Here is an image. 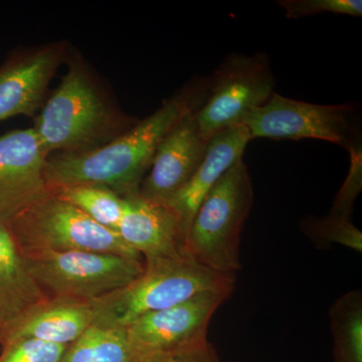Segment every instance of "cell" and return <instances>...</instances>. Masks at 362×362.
Here are the masks:
<instances>
[{"mask_svg": "<svg viewBox=\"0 0 362 362\" xmlns=\"http://www.w3.org/2000/svg\"><path fill=\"white\" fill-rule=\"evenodd\" d=\"M209 87V77L194 78L113 141L89 151L49 156L47 185H98L121 197L139 192L159 145L183 118L201 108Z\"/></svg>", "mask_w": 362, "mask_h": 362, "instance_id": "obj_1", "label": "cell"}, {"mask_svg": "<svg viewBox=\"0 0 362 362\" xmlns=\"http://www.w3.org/2000/svg\"><path fill=\"white\" fill-rule=\"evenodd\" d=\"M94 320L90 302L47 298L0 331L4 344L18 339L70 345Z\"/></svg>", "mask_w": 362, "mask_h": 362, "instance_id": "obj_15", "label": "cell"}, {"mask_svg": "<svg viewBox=\"0 0 362 362\" xmlns=\"http://www.w3.org/2000/svg\"><path fill=\"white\" fill-rule=\"evenodd\" d=\"M125 328L92 324L69 345L59 362H140Z\"/></svg>", "mask_w": 362, "mask_h": 362, "instance_id": "obj_17", "label": "cell"}, {"mask_svg": "<svg viewBox=\"0 0 362 362\" xmlns=\"http://www.w3.org/2000/svg\"><path fill=\"white\" fill-rule=\"evenodd\" d=\"M66 59L64 42L16 52L0 66V121L37 115L49 83Z\"/></svg>", "mask_w": 362, "mask_h": 362, "instance_id": "obj_11", "label": "cell"}, {"mask_svg": "<svg viewBox=\"0 0 362 362\" xmlns=\"http://www.w3.org/2000/svg\"><path fill=\"white\" fill-rule=\"evenodd\" d=\"M140 362H221V361L211 343L206 340L189 349L144 357Z\"/></svg>", "mask_w": 362, "mask_h": 362, "instance_id": "obj_24", "label": "cell"}, {"mask_svg": "<svg viewBox=\"0 0 362 362\" xmlns=\"http://www.w3.org/2000/svg\"><path fill=\"white\" fill-rule=\"evenodd\" d=\"M275 86L268 54H230L209 77L206 101L194 113L202 134L211 139L243 125L249 114L270 100Z\"/></svg>", "mask_w": 362, "mask_h": 362, "instance_id": "obj_7", "label": "cell"}, {"mask_svg": "<svg viewBox=\"0 0 362 362\" xmlns=\"http://www.w3.org/2000/svg\"><path fill=\"white\" fill-rule=\"evenodd\" d=\"M251 140L249 130L244 125L213 136L209 139L201 165L187 185L164 206L177 220L185 244L188 228L202 201L226 171L242 160L247 145Z\"/></svg>", "mask_w": 362, "mask_h": 362, "instance_id": "obj_14", "label": "cell"}, {"mask_svg": "<svg viewBox=\"0 0 362 362\" xmlns=\"http://www.w3.org/2000/svg\"><path fill=\"white\" fill-rule=\"evenodd\" d=\"M333 362H362V294L354 290L331 307Z\"/></svg>", "mask_w": 362, "mask_h": 362, "instance_id": "obj_18", "label": "cell"}, {"mask_svg": "<svg viewBox=\"0 0 362 362\" xmlns=\"http://www.w3.org/2000/svg\"><path fill=\"white\" fill-rule=\"evenodd\" d=\"M235 276L218 273L195 262L187 252L144 263L132 283L90 301L93 324L126 328L136 319L206 292L233 293Z\"/></svg>", "mask_w": 362, "mask_h": 362, "instance_id": "obj_3", "label": "cell"}, {"mask_svg": "<svg viewBox=\"0 0 362 362\" xmlns=\"http://www.w3.org/2000/svg\"><path fill=\"white\" fill-rule=\"evenodd\" d=\"M49 157L33 127L0 135V223L8 226L49 192Z\"/></svg>", "mask_w": 362, "mask_h": 362, "instance_id": "obj_10", "label": "cell"}, {"mask_svg": "<svg viewBox=\"0 0 362 362\" xmlns=\"http://www.w3.org/2000/svg\"><path fill=\"white\" fill-rule=\"evenodd\" d=\"M352 104L317 105L274 93L268 102L245 119L252 140L318 139L349 151L361 144Z\"/></svg>", "mask_w": 362, "mask_h": 362, "instance_id": "obj_8", "label": "cell"}, {"mask_svg": "<svg viewBox=\"0 0 362 362\" xmlns=\"http://www.w3.org/2000/svg\"><path fill=\"white\" fill-rule=\"evenodd\" d=\"M8 228L21 252L86 251L142 259L118 233L99 225L49 188Z\"/></svg>", "mask_w": 362, "mask_h": 362, "instance_id": "obj_6", "label": "cell"}, {"mask_svg": "<svg viewBox=\"0 0 362 362\" xmlns=\"http://www.w3.org/2000/svg\"><path fill=\"white\" fill-rule=\"evenodd\" d=\"M26 271L25 259L8 226L0 223V325H11L47 299ZM0 330V331H1Z\"/></svg>", "mask_w": 362, "mask_h": 362, "instance_id": "obj_16", "label": "cell"}, {"mask_svg": "<svg viewBox=\"0 0 362 362\" xmlns=\"http://www.w3.org/2000/svg\"><path fill=\"white\" fill-rule=\"evenodd\" d=\"M138 121L117 106L82 57L71 54L68 71L35 117L33 129L52 156L103 146Z\"/></svg>", "mask_w": 362, "mask_h": 362, "instance_id": "obj_2", "label": "cell"}, {"mask_svg": "<svg viewBox=\"0 0 362 362\" xmlns=\"http://www.w3.org/2000/svg\"><path fill=\"white\" fill-rule=\"evenodd\" d=\"M26 271L49 298L90 302L132 283L143 259L108 252H21Z\"/></svg>", "mask_w": 362, "mask_h": 362, "instance_id": "obj_5", "label": "cell"}, {"mask_svg": "<svg viewBox=\"0 0 362 362\" xmlns=\"http://www.w3.org/2000/svg\"><path fill=\"white\" fill-rule=\"evenodd\" d=\"M209 142L199 129L194 113L183 118L159 145L140 185V195L166 206L201 165Z\"/></svg>", "mask_w": 362, "mask_h": 362, "instance_id": "obj_12", "label": "cell"}, {"mask_svg": "<svg viewBox=\"0 0 362 362\" xmlns=\"http://www.w3.org/2000/svg\"><path fill=\"white\" fill-rule=\"evenodd\" d=\"M302 230L317 245L338 244L354 251L362 252V233L351 218L329 216L317 218L309 216L301 223Z\"/></svg>", "mask_w": 362, "mask_h": 362, "instance_id": "obj_20", "label": "cell"}, {"mask_svg": "<svg viewBox=\"0 0 362 362\" xmlns=\"http://www.w3.org/2000/svg\"><path fill=\"white\" fill-rule=\"evenodd\" d=\"M278 6L285 11L286 18L299 20L323 13L361 18V0H279Z\"/></svg>", "mask_w": 362, "mask_h": 362, "instance_id": "obj_21", "label": "cell"}, {"mask_svg": "<svg viewBox=\"0 0 362 362\" xmlns=\"http://www.w3.org/2000/svg\"><path fill=\"white\" fill-rule=\"evenodd\" d=\"M4 345L0 362H59L69 346L28 338Z\"/></svg>", "mask_w": 362, "mask_h": 362, "instance_id": "obj_22", "label": "cell"}, {"mask_svg": "<svg viewBox=\"0 0 362 362\" xmlns=\"http://www.w3.org/2000/svg\"><path fill=\"white\" fill-rule=\"evenodd\" d=\"M230 295L202 293L182 303L145 314L125 328L128 339L141 361L199 344L207 340L211 317Z\"/></svg>", "mask_w": 362, "mask_h": 362, "instance_id": "obj_9", "label": "cell"}, {"mask_svg": "<svg viewBox=\"0 0 362 362\" xmlns=\"http://www.w3.org/2000/svg\"><path fill=\"white\" fill-rule=\"evenodd\" d=\"M350 168L349 175L335 197L330 214L351 218L352 207L362 188L361 144L349 150Z\"/></svg>", "mask_w": 362, "mask_h": 362, "instance_id": "obj_23", "label": "cell"}, {"mask_svg": "<svg viewBox=\"0 0 362 362\" xmlns=\"http://www.w3.org/2000/svg\"><path fill=\"white\" fill-rule=\"evenodd\" d=\"M125 209L116 232L144 263L185 254V239L173 214L139 192L124 197Z\"/></svg>", "mask_w": 362, "mask_h": 362, "instance_id": "obj_13", "label": "cell"}, {"mask_svg": "<svg viewBox=\"0 0 362 362\" xmlns=\"http://www.w3.org/2000/svg\"><path fill=\"white\" fill-rule=\"evenodd\" d=\"M99 225L117 230L125 209V199L113 190L98 185H74L49 187Z\"/></svg>", "mask_w": 362, "mask_h": 362, "instance_id": "obj_19", "label": "cell"}, {"mask_svg": "<svg viewBox=\"0 0 362 362\" xmlns=\"http://www.w3.org/2000/svg\"><path fill=\"white\" fill-rule=\"evenodd\" d=\"M254 204V187L244 160L228 169L202 201L185 239V252L218 273L240 270V233Z\"/></svg>", "mask_w": 362, "mask_h": 362, "instance_id": "obj_4", "label": "cell"}, {"mask_svg": "<svg viewBox=\"0 0 362 362\" xmlns=\"http://www.w3.org/2000/svg\"><path fill=\"white\" fill-rule=\"evenodd\" d=\"M0 330H1V325H0Z\"/></svg>", "mask_w": 362, "mask_h": 362, "instance_id": "obj_25", "label": "cell"}]
</instances>
